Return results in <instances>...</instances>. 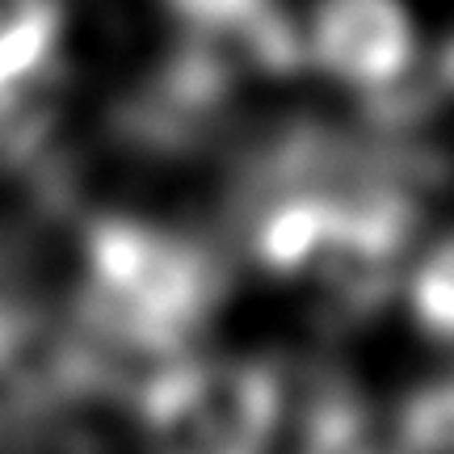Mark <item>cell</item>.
Returning a JSON list of instances; mask_svg holds the SVG:
<instances>
[{
	"label": "cell",
	"mask_w": 454,
	"mask_h": 454,
	"mask_svg": "<svg viewBox=\"0 0 454 454\" xmlns=\"http://www.w3.org/2000/svg\"><path fill=\"white\" fill-rule=\"evenodd\" d=\"M299 454H408L395 417H383L345 374H316L299 421Z\"/></svg>",
	"instance_id": "cell-3"
},
{
	"label": "cell",
	"mask_w": 454,
	"mask_h": 454,
	"mask_svg": "<svg viewBox=\"0 0 454 454\" xmlns=\"http://www.w3.org/2000/svg\"><path fill=\"white\" fill-rule=\"evenodd\" d=\"M421 59L404 0H320L308 26V64L357 98L383 93Z\"/></svg>",
	"instance_id": "cell-2"
},
{
	"label": "cell",
	"mask_w": 454,
	"mask_h": 454,
	"mask_svg": "<svg viewBox=\"0 0 454 454\" xmlns=\"http://www.w3.org/2000/svg\"><path fill=\"white\" fill-rule=\"evenodd\" d=\"M408 311L425 337L454 340V231L442 236L408 278Z\"/></svg>",
	"instance_id": "cell-4"
},
{
	"label": "cell",
	"mask_w": 454,
	"mask_h": 454,
	"mask_svg": "<svg viewBox=\"0 0 454 454\" xmlns=\"http://www.w3.org/2000/svg\"><path fill=\"white\" fill-rule=\"evenodd\" d=\"M223 4H231V0H164V9L177 17V26L181 21H198V17H207V13H219Z\"/></svg>",
	"instance_id": "cell-5"
},
{
	"label": "cell",
	"mask_w": 454,
	"mask_h": 454,
	"mask_svg": "<svg viewBox=\"0 0 454 454\" xmlns=\"http://www.w3.org/2000/svg\"><path fill=\"white\" fill-rule=\"evenodd\" d=\"M282 374L257 357H173L135 395L147 454H270Z\"/></svg>",
	"instance_id": "cell-1"
}]
</instances>
